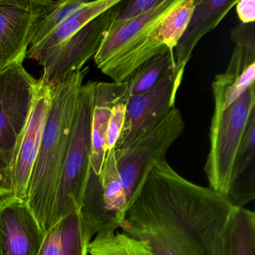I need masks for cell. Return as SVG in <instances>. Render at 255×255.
<instances>
[{
  "label": "cell",
  "mask_w": 255,
  "mask_h": 255,
  "mask_svg": "<svg viewBox=\"0 0 255 255\" xmlns=\"http://www.w3.org/2000/svg\"><path fill=\"white\" fill-rule=\"evenodd\" d=\"M87 251L88 255H153L144 242L119 230L97 234Z\"/></svg>",
  "instance_id": "d6986e66"
},
{
  "label": "cell",
  "mask_w": 255,
  "mask_h": 255,
  "mask_svg": "<svg viewBox=\"0 0 255 255\" xmlns=\"http://www.w3.org/2000/svg\"><path fill=\"white\" fill-rule=\"evenodd\" d=\"M124 3L125 1L121 0L97 16L43 59L39 63L43 67L41 80L47 83H54L66 74L83 68L98 53Z\"/></svg>",
  "instance_id": "ba28073f"
},
{
  "label": "cell",
  "mask_w": 255,
  "mask_h": 255,
  "mask_svg": "<svg viewBox=\"0 0 255 255\" xmlns=\"http://www.w3.org/2000/svg\"><path fill=\"white\" fill-rule=\"evenodd\" d=\"M237 208L226 195L182 177L165 158L131 200L121 231L153 255H228Z\"/></svg>",
  "instance_id": "6da1fadb"
},
{
  "label": "cell",
  "mask_w": 255,
  "mask_h": 255,
  "mask_svg": "<svg viewBox=\"0 0 255 255\" xmlns=\"http://www.w3.org/2000/svg\"><path fill=\"white\" fill-rule=\"evenodd\" d=\"M255 110V84L225 110L215 106L209 135L210 152L204 167L212 190L225 195L228 193L245 129Z\"/></svg>",
  "instance_id": "277c9868"
},
{
  "label": "cell",
  "mask_w": 255,
  "mask_h": 255,
  "mask_svg": "<svg viewBox=\"0 0 255 255\" xmlns=\"http://www.w3.org/2000/svg\"><path fill=\"white\" fill-rule=\"evenodd\" d=\"M90 242L79 210L64 217L46 233L38 255H88Z\"/></svg>",
  "instance_id": "e0dca14e"
},
{
  "label": "cell",
  "mask_w": 255,
  "mask_h": 255,
  "mask_svg": "<svg viewBox=\"0 0 255 255\" xmlns=\"http://www.w3.org/2000/svg\"><path fill=\"white\" fill-rule=\"evenodd\" d=\"M128 83L96 82L94 91L92 119V150L91 168L99 175L105 159L106 135L112 108L118 101L127 95Z\"/></svg>",
  "instance_id": "9a60e30c"
},
{
  "label": "cell",
  "mask_w": 255,
  "mask_h": 255,
  "mask_svg": "<svg viewBox=\"0 0 255 255\" xmlns=\"http://www.w3.org/2000/svg\"><path fill=\"white\" fill-rule=\"evenodd\" d=\"M89 67L69 73L50 87V103L26 203L46 233L51 227L56 194L66 159L76 106Z\"/></svg>",
  "instance_id": "7a4b0ae2"
},
{
  "label": "cell",
  "mask_w": 255,
  "mask_h": 255,
  "mask_svg": "<svg viewBox=\"0 0 255 255\" xmlns=\"http://www.w3.org/2000/svg\"><path fill=\"white\" fill-rule=\"evenodd\" d=\"M176 2L177 0H163L162 3L138 17L120 21L114 20L94 57L96 66L101 69L110 59L128 47L141 32L163 18Z\"/></svg>",
  "instance_id": "5bb4252c"
},
{
  "label": "cell",
  "mask_w": 255,
  "mask_h": 255,
  "mask_svg": "<svg viewBox=\"0 0 255 255\" xmlns=\"http://www.w3.org/2000/svg\"><path fill=\"white\" fill-rule=\"evenodd\" d=\"M237 14L243 23H255V0H240L235 5Z\"/></svg>",
  "instance_id": "cb8c5ba5"
},
{
  "label": "cell",
  "mask_w": 255,
  "mask_h": 255,
  "mask_svg": "<svg viewBox=\"0 0 255 255\" xmlns=\"http://www.w3.org/2000/svg\"><path fill=\"white\" fill-rule=\"evenodd\" d=\"M120 1H86L80 8L68 16L63 23H61L44 41H41L36 47L28 49L26 58L33 59L39 64L56 47L69 39L89 22L119 3Z\"/></svg>",
  "instance_id": "2e32d148"
},
{
  "label": "cell",
  "mask_w": 255,
  "mask_h": 255,
  "mask_svg": "<svg viewBox=\"0 0 255 255\" xmlns=\"http://www.w3.org/2000/svg\"><path fill=\"white\" fill-rule=\"evenodd\" d=\"M86 2L83 0H44L31 29L29 49L36 47L44 41L68 16Z\"/></svg>",
  "instance_id": "ac0fdd59"
},
{
  "label": "cell",
  "mask_w": 255,
  "mask_h": 255,
  "mask_svg": "<svg viewBox=\"0 0 255 255\" xmlns=\"http://www.w3.org/2000/svg\"><path fill=\"white\" fill-rule=\"evenodd\" d=\"M228 249V255H255V212L236 209L230 223Z\"/></svg>",
  "instance_id": "ffe728a7"
},
{
  "label": "cell",
  "mask_w": 255,
  "mask_h": 255,
  "mask_svg": "<svg viewBox=\"0 0 255 255\" xmlns=\"http://www.w3.org/2000/svg\"><path fill=\"white\" fill-rule=\"evenodd\" d=\"M38 80L23 66L0 73V172L11 180L16 146L26 126Z\"/></svg>",
  "instance_id": "52a82bcc"
},
{
  "label": "cell",
  "mask_w": 255,
  "mask_h": 255,
  "mask_svg": "<svg viewBox=\"0 0 255 255\" xmlns=\"http://www.w3.org/2000/svg\"><path fill=\"white\" fill-rule=\"evenodd\" d=\"M12 195L11 180L8 176L0 172V198Z\"/></svg>",
  "instance_id": "d4e9b609"
},
{
  "label": "cell",
  "mask_w": 255,
  "mask_h": 255,
  "mask_svg": "<svg viewBox=\"0 0 255 255\" xmlns=\"http://www.w3.org/2000/svg\"><path fill=\"white\" fill-rule=\"evenodd\" d=\"M128 98L129 97L125 95L118 101L112 108L104 146L106 153L116 147V143L122 133L126 117Z\"/></svg>",
  "instance_id": "7402d4cb"
},
{
  "label": "cell",
  "mask_w": 255,
  "mask_h": 255,
  "mask_svg": "<svg viewBox=\"0 0 255 255\" xmlns=\"http://www.w3.org/2000/svg\"><path fill=\"white\" fill-rule=\"evenodd\" d=\"M183 75L184 73L172 65L151 89L128 98L125 124L115 150L133 143L175 107Z\"/></svg>",
  "instance_id": "9c48e42d"
},
{
  "label": "cell",
  "mask_w": 255,
  "mask_h": 255,
  "mask_svg": "<svg viewBox=\"0 0 255 255\" xmlns=\"http://www.w3.org/2000/svg\"><path fill=\"white\" fill-rule=\"evenodd\" d=\"M185 129L181 113L175 107L133 143L116 150V164L128 195V206L155 163L166 158L173 143Z\"/></svg>",
  "instance_id": "5b68a950"
},
{
  "label": "cell",
  "mask_w": 255,
  "mask_h": 255,
  "mask_svg": "<svg viewBox=\"0 0 255 255\" xmlns=\"http://www.w3.org/2000/svg\"><path fill=\"white\" fill-rule=\"evenodd\" d=\"M50 103V87L41 78L26 126L16 146L11 171L12 195L26 201L28 186L39 151L43 129Z\"/></svg>",
  "instance_id": "30bf717a"
},
{
  "label": "cell",
  "mask_w": 255,
  "mask_h": 255,
  "mask_svg": "<svg viewBox=\"0 0 255 255\" xmlns=\"http://www.w3.org/2000/svg\"><path fill=\"white\" fill-rule=\"evenodd\" d=\"M44 0H0V73L23 64L34 20Z\"/></svg>",
  "instance_id": "8fae6325"
},
{
  "label": "cell",
  "mask_w": 255,
  "mask_h": 255,
  "mask_svg": "<svg viewBox=\"0 0 255 255\" xmlns=\"http://www.w3.org/2000/svg\"><path fill=\"white\" fill-rule=\"evenodd\" d=\"M175 65L173 50H165L153 56L135 70L128 83L127 95L129 98L151 89L165 71Z\"/></svg>",
  "instance_id": "44dd1931"
},
{
  "label": "cell",
  "mask_w": 255,
  "mask_h": 255,
  "mask_svg": "<svg viewBox=\"0 0 255 255\" xmlns=\"http://www.w3.org/2000/svg\"><path fill=\"white\" fill-rule=\"evenodd\" d=\"M128 207L113 148L106 153L99 175L91 168L85 189L80 213L89 240L100 233L121 230Z\"/></svg>",
  "instance_id": "8992f818"
},
{
  "label": "cell",
  "mask_w": 255,
  "mask_h": 255,
  "mask_svg": "<svg viewBox=\"0 0 255 255\" xmlns=\"http://www.w3.org/2000/svg\"><path fill=\"white\" fill-rule=\"evenodd\" d=\"M45 236L26 201L0 198V255H38Z\"/></svg>",
  "instance_id": "7c38bea8"
},
{
  "label": "cell",
  "mask_w": 255,
  "mask_h": 255,
  "mask_svg": "<svg viewBox=\"0 0 255 255\" xmlns=\"http://www.w3.org/2000/svg\"><path fill=\"white\" fill-rule=\"evenodd\" d=\"M163 0H132L125 1L122 9L116 17V21L129 20L145 14L162 3Z\"/></svg>",
  "instance_id": "603a6c76"
},
{
  "label": "cell",
  "mask_w": 255,
  "mask_h": 255,
  "mask_svg": "<svg viewBox=\"0 0 255 255\" xmlns=\"http://www.w3.org/2000/svg\"><path fill=\"white\" fill-rule=\"evenodd\" d=\"M96 82L80 88L71 129V139L56 194L51 227L71 213L81 210L91 169L92 119Z\"/></svg>",
  "instance_id": "3957f363"
},
{
  "label": "cell",
  "mask_w": 255,
  "mask_h": 255,
  "mask_svg": "<svg viewBox=\"0 0 255 255\" xmlns=\"http://www.w3.org/2000/svg\"><path fill=\"white\" fill-rule=\"evenodd\" d=\"M237 2L238 0H195L189 23L174 50L177 69L184 73L200 40L222 22Z\"/></svg>",
  "instance_id": "4fadbf2b"
}]
</instances>
